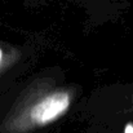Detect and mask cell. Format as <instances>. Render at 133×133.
<instances>
[{
    "mask_svg": "<svg viewBox=\"0 0 133 133\" xmlns=\"http://www.w3.org/2000/svg\"><path fill=\"white\" fill-rule=\"evenodd\" d=\"M76 90L49 79L31 83L14 101L1 122V133H34L61 119L71 107Z\"/></svg>",
    "mask_w": 133,
    "mask_h": 133,
    "instance_id": "obj_1",
    "label": "cell"
},
{
    "mask_svg": "<svg viewBox=\"0 0 133 133\" xmlns=\"http://www.w3.org/2000/svg\"><path fill=\"white\" fill-rule=\"evenodd\" d=\"M19 58V53L16 48L0 43V75L8 71Z\"/></svg>",
    "mask_w": 133,
    "mask_h": 133,
    "instance_id": "obj_2",
    "label": "cell"
}]
</instances>
